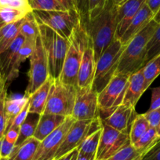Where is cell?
<instances>
[{
	"instance_id": "obj_1",
	"label": "cell",
	"mask_w": 160,
	"mask_h": 160,
	"mask_svg": "<svg viewBox=\"0 0 160 160\" xmlns=\"http://www.w3.org/2000/svg\"><path fill=\"white\" fill-rule=\"evenodd\" d=\"M116 13L117 6L112 0H108L102 12L89 21L86 31L91 40L96 63L115 39Z\"/></svg>"
},
{
	"instance_id": "obj_2",
	"label": "cell",
	"mask_w": 160,
	"mask_h": 160,
	"mask_svg": "<svg viewBox=\"0 0 160 160\" xmlns=\"http://www.w3.org/2000/svg\"><path fill=\"white\" fill-rule=\"evenodd\" d=\"M158 24L154 20L126 45L119 59L116 73L131 75L145 65L147 45ZM115 73V74H116Z\"/></svg>"
},
{
	"instance_id": "obj_3",
	"label": "cell",
	"mask_w": 160,
	"mask_h": 160,
	"mask_svg": "<svg viewBox=\"0 0 160 160\" xmlns=\"http://www.w3.org/2000/svg\"><path fill=\"white\" fill-rule=\"evenodd\" d=\"M38 24L40 38L48 62L50 77L58 79L62 72L70 41L61 37L45 24L38 22Z\"/></svg>"
},
{
	"instance_id": "obj_4",
	"label": "cell",
	"mask_w": 160,
	"mask_h": 160,
	"mask_svg": "<svg viewBox=\"0 0 160 160\" xmlns=\"http://www.w3.org/2000/svg\"><path fill=\"white\" fill-rule=\"evenodd\" d=\"M89 35L81 24H78L69 39L68 50L64 59L62 72L59 79L68 85L78 87L77 79L80 64L82 61L84 50L89 42Z\"/></svg>"
},
{
	"instance_id": "obj_5",
	"label": "cell",
	"mask_w": 160,
	"mask_h": 160,
	"mask_svg": "<svg viewBox=\"0 0 160 160\" xmlns=\"http://www.w3.org/2000/svg\"><path fill=\"white\" fill-rule=\"evenodd\" d=\"M125 47L119 39L115 38L97 61L92 87L98 93H101L116 73Z\"/></svg>"
},
{
	"instance_id": "obj_6",
	"label": "cell",
	"mask_w": 160,
	"mask_h": 160,
	"mask_svg": "<svg viewBox=\"0 0 160 160\" xmlns=\"http://www.w3.org/2000/svg\"><path fill=\"white\" fill-rule=\"evenodd\" d=\"M130 75L116 73L108 85L98 93L99 118L105 119L122 104Z\"/></svg>"
},
{
	"instance_id": "obj_7",
	"label": "cell",
	"mask_w": 160,
	"mask_h": 160,
	"mask_svg": "<svg viewBox=\"0 0 160 160\" xmlns=\"http://www.w3.org/2000/svg\"><path fill=\"white\" fill-rule=\"evenodd\" d=\"M78 87L54 79L43 113L72 116Z\"/></svg>"
},
{
	"instance_id": "obj_8",
	"label": "cell",
	"mask_w": 160,
	"mask_h": 160,
	"mask_svg": "<svg viewBox=\"0 0 160 160\" xmlns=\"http://www.w3.org/2000/svg\"><path fill=\"white\" fill-rule=\"evenodd\" d=\"M38 23L43 24L59 34L61 37L69 40L80 20L75 10H60V11H32Z\"/></svg>"
},
{
	"instance_id": "obj_9",
	"label": "cell",
	"mask_w": 160,
	"mask_h": 160,
	"mask_svg": "<svg viewBox=\"0 0 160 160\" xmlns=\"http://www.w3.org/2000/svg\"><path fill=\"white\" fill-rule=\"evenodd\" d=\"M101 127L102 122L100 118L91 120H75L57 152L54 160L60 159L66 154L78 148L87 136Z\"/></svg>"
},
{
	"instance_id": "obj_10",
	"label": "cell",
	"mask_w": 160,
	"mask_h": 160,
	"mask_svg": "<svg viewBox=\"0 0 160 160\" xmlns=\"http://www.w3.org/2000/svg\"><path fill=\"white\" fill-rule=\"evenodd\" d=\"M50 78L47 58L42 41L38 35L35 42V48L30 57V68L28 71V84L25 95L31 94L38 90Z\"/></svg>"
},
{
	"instance_id": "obj_11",
	"label": "cell",
	"mask_w": 160,
	"mask_h": 160,
	"mask_svg": "<svg viewBox=\"0 0 160 160\" xmlns=\"http://www.w3.org/2000/svg\"><path fill=\"white\" fill-rule=\"evenodd\" d=\"M130 143L129 132L118 131L102 124V133L96 154V160H106Z\"/></svg>"
},
{
	"instance_id": "obj_12",
	"label": "cell",
	"mask_w": 160,
	"mask_h": 160,
	"mask_svg": "<svg viewBox=\"0 0 160 160\" xmlns=\"http://www.w3.org/2000/svg\"><path fill=\"white\" fill-rule=\"evenodd\" d=\"M72 116L75 120H91L99 118L98 93L92 86L77 89Z\"/></svg>"
},
{
	"instance_id": "obj_13",
	"label": "cell",
	"mask_w": 160,
	"mask_h": 160,
	"mask_svg": "<svg viewBox=\"0 0 160 160\" xmlns=\"http://www.w3.org/2000/svg\"><path fill=\"white\" fill-rule=\"evenodd\" d=\"M75 121L72 116L67 117L63 124L40 141L33 160H54L57 152Z\"/></svg>"
},
{
	"instance_id": "obj_14",
	"label": "cell",
	"mask_w": 160,
	"mask_h": 160,
	"mask_svg": "<svg viewBox=\"0 0 160 160\" xmlns=\"http://www.w3.org/2000/svg\"><path fill=\"white\" fill-rule=\"evenodd\" d=\"M145 2L146 0H126L122 4L117 6L115 38L120 39L130 25L132 19Z\"/></svg>"
},
{
	"instance_id": "obj_15",
	"label": "cell",
	"mask_w": 160,
	"mask_h": 160,
	"mask_svg": "<svg viewBox=\"0 0 160 160\" xmlns=\"http://www.w3.org/2000/svg\"><path fill=\"white\" fill-rule=\"evenodd\" d=\"M90 38V37H89ZM96 61L91 40L89 39L87 47L84 50L82 61L78 72L77 85L78 88H83L92 86L94 78Z\"/></svg>"
},
{
	"instance_id": "obj_16",
	"label": "cell",
	"mask_w": 160,
	"mask_h": 160,
	"mask_svg": "<svg viewBox=\"0 0 160 160\" xmlns=\"http://www.w3.org/2000/svg\"><path fill=\"white\" fill-rule=\"evenodd\" d=\"M137 115L135 108L121 104L108 118L101 120V122L118 131L129 132L130 125Z\"/></svg>"
},
{
	"instance_id": "obj_17",
	"label": "cell",
	"mask_w": 160,
	"mask_h": 160,
	"mask_svg": "<svg viewBox=\"0 0 160 160\" xmlns=\"http://www.w3.org/2000/svg\"><path fill=\"white\" fill-rule=\"evenodd\" d=\"M154 16L155 14L153 12L150 10L145 2L137 13L134 18L132 19L130 25L125 31L122 36L120 38L119 40L122 42V43L124 46L127 45L135 35L141 32L151 22V21L153 20Z\"/></svg>"
},
{
	"instance_id": "obj_18",
	"label": "cell",
	"mask_w": 160,
	"mask_h": 160,
	"mask_svg": "<svg viewBox=\"0 0 160 160\" xmlns=\"http://www.w3.org/2000/svg\"><path fill=\"white\" fill-rule=\"evenodd\" d=\"M143 68L130 75L127 90L122 104L129 107L135 108L143 93L146 91Z\"/></svg>"
},
{
	"instance_id": "obj_19",
	"label": "cell",
	"mask_w": 160,
	"mask_h": 160,
	"mask_svg": "<svg viewBox=\"0 0 160 160\" xmlns=\"http://www.w3.org/2000/svg\"><path fill=\"white\" fill-rule=\"evenodd\" d=\"M66 118L67 117L54 114L43 113L40 115L38 126L33 137L39 141H42L63 124Z\"/></svg>"
},
{
	"instance_id": "obj_20",
	"label": "cell",
	"mask_w": 160,
	"mask_h": 160,
	"mask_svg": "<svg viewBox=\"0 0 160 160\" xmlns=\"http://www.w3.org/2000/svg\"><path fill=\"white\" fill-rule=\"evenodd\" d=\"M24 42V36L19 33L11 46L0 54V72L5 79L13 70L16 63L18 50Z\"/></svg>"
},
{
	"instance_id": "obj_21",
	"label": "cell",
	"mask_w": 160,
	"mask_h": 160,
	"mask_svg": "<svg viewBox=\"0 0 160 160\" xmlns=\"http://www.w3.org/2000/svg\"><path fill=\"white\" fill-rule=\"evenodd\" d=\"M53 80H54L53 78L50 77L38 90L30 95L29 97L30 113H35L39 115L43 114Z\"/></svg>"
},
{
	"instance_id": "obj_22",
	"label": "cell",
	"mask_w": 160,
	"mask_h": 160,
	"mask_svg": "<svg viewBox=\"0 0 160 160\" xmlns=\"http://www.w3.org/2000/svg\"><path fill=\"white\" fill-rule=\"evenodd\" d=\"M40 141L34 137L26 140L18 147H15L14 151L10 155L13 160H33Z\"/></svg>"
},
{
	"instance_id": "obj_23",
	"label": "cell",
	"mask_w": 160,
	"mask_h": 160,
	"mask_svg": "<svg viewBox=\"0 0 160 160\" xmlns=\"http://www.w3.org/2000/svg\"><path fill=\"white\" fill-rule=\"evenodd\" d=\"M23 19L12 24H6L0 30V54L7 50L16 39L20 33Z\"/></svg>"
},
{
	"instance_id": "obj_24",
	"label": "cell",
	"mask_w": 160,
	"mask_h": 160,
	"mask_svg": "<svg viewBox=\"0 0 160 160\" xmlns=\"http://www.w3.org/2000/svg\"><path fill=\"white\" fill-rule=\"evenodd\" d=\"M28 99L29 97L25 94L24 96L15 97V98H8L7 97L5 103L6 116H7V130L10 128L15 117L22 110ZM7 130H6V132H7Z\"/></svg>"
},
{
	"instance_id": "obj_25",
	"label": "cell",
	"mask_w": 160,
	"mask_h": 160,
	"mask_svg": "<svg viewBox=\"0 0 160 160\" xmlns=\"http://www.w3.org/2000/svg\"><path fill=\"white\" fill-rule=\"evenodd\" d=\"M40 115L35 113L29 112L25 120L22 122L19 129V136L15 144V147H18L26 140L34 136L36 127L38 126Z\"/></svg>"
},
{
	"instance_id": "obj_26",
	"label": "cell",
	"mask_w": 160,
	"mask_h": 160,
	"mask_svg": "<svg viewBox=\"0 0 160 160\" xmlns=\"http://www.w3.org/2000/svg\"><path fill=\"white\" fill-rule=\"evenodd\" d=\"M20 33L24 36L25 41L32 43H35L36 42L37 38L39 35V31L38 22L32 11L28 13L23 19Z\"/></svg>"
},
{
	"instance_id": "obj_27",
	"label": "cell",
	"mask_w": 160,
	"mask_h": 160,
	"mask_svg": "<svg viewBox=\"0 0 160 160\" xmlns=\"http://www.w3.org/2000/svg\"><path fill=\"white\" fill-rule=\"evenodd\" d=\"M102 133V127L95 130L89 136L87 137L82 143L78 148V153L90 157H95L99 146L100 139Z\"/></svg>"
},
{
	"instance_id": "obj_28",
	"label": "cell",
	"mask_w": 160,
	"mask_h": 160,
	"mask_svg": "<svg viewBox=\"0 0 160 160\" xmlns=\"http://www.w3.org/2000/svg\"><path fill=\"white\" fill-rule=\"evenodd\" d=\"M149 128L150 125L144 114H138L133 120L129 131L130 143L134 144Z\"/></svg>"
},
{
	"instance_id": "obj_29",
	"label": "cell",
	"mask_w": 160,
	"mask_h": 160,
	"mask_svg": "<svg viewBox=\"0 0 160 160\" xmlns=\"http://www.w3.org/2000/svg\"><path fill=\"white\" fill-rule=\"evenodd\" d=\"M10 85L1 75L0 78V139L3 138L7 127V120L6 116L5 103L7 98V90Z\"/></svg>"
},
{
	"instance_id": "obj_30",
	"label": "cell",
	"mask_w": 160,
	"mask_h": 160,
	"mask_svg": "<svg viewBox=\"0 0 160 160\" xmlns=\"http://www.w3.org/2000/svg\"><path fill=\"white\" fill-rule=\"evenodd\" d=\"M144 85L146 90L149 88L154 80L160 75V54L154 58L143 67Z\"/></svg>"
},
{
	"instance_id": "obj_31",
	"label": "cell",
	"mask_w": 160,
	"mask_h": 160,
	"mask_svg": "<svg viewBox=\"0 0 160 160\" xmlns=\"http://www.w3.org/2000/svg\"><path fill=\"white\" fill-rule=\"evenodd\" d=\"M158 138H159V137L157 133L156 128L150 127V128L133 145L135 148L141 151V152H143L144 154Z\"/></svg>"
},
{
	"instance_id": "obj_32",
	"label": "cell",
	"mask_w": 160,
	"mask_h": 160,
	"mask_svg": "<svg viewBox=\"0 0 160 160\" xmlns=\"http://www.w3.org/2000/svg\"><path fill=\"white\" fill-rule=\"evenodd\" d=\"M143 155L144 152L136 149L130 143L106 160H141Z\"/></svg>"
},
{
	"instance_id": "obj_33",
	"label": "cell",
	"mask_w": 160,
	"mask_h": 160,
	"mask_svg": "<svg viewBox=\"0 0 160 160\" xmlns=\"http://www.w3.org/2000/svg\"><path fill=\"white\" fill-rule=\"evenodd\" d=\"M28 5L32 11H60L65 10L58 0H28Z\"/></svg>"
},
{
	"instance_id": "obj_34",
	"label": "cell",
	"mask_w": 160,
	"mask_h": 160,
	"mask_svg": "<svg viewBox=\"0 0 160 160\" xmlns=\"http://www.w3.org/2000/svg\"><path fill=\"white\" fill-rule=\"evenodd\" d=\"M28 13L29 12L21 9L5 7L0 9V18H2L6 24H12L20 20H22Z\"/></svg>"
},
{
	"instance_id": "obj_35",
	"label": "cell",
	"mask_w": 160,
	"mask_h": 160,
	"mask_svg": "<svg viewBox=\"0 0 160 160\" xmlns=\"http://www.w3.org/2000/svg\"><path fill=\"white\" fill-rule=\"evenodd\" d=\"M160 54V24L155 30V33L151 38L147 45V53H146L145 64L148 61Z\"/></svg>"
},
{
	"instance_id": "obj_36",
	"label": "cell",
	"mask_w": 160,
	"mask_h": 160,
	"mask_svg": "<svg viewBox=\"0 0 160 160\" xmlns=\"http://www.w3.org/2000/svg\"><path fill=\"white\" fill-rule=\"evenodd\" d=\"M75 10L80 20V24L87 29L89 24L88 0H73Z\"/></svg>"
},
{
	"instance_id": "obj_37",
	"label": "cell",
	"mask_w": 160,
	"mask_h": 160,
	"mask_svg": "<svg viewBox=\"0 0 160 160\" xmlns=\"http://www.w3.org/2000/svg\"><path fill=\"white\" fill-rule=\"evenodd\" d=\"M108 0H88L89 21L102 12Z\"/></svg>"
},
{
	"instance_id": "obj_38",
	"label": "cell",
	"mask_w": 160,
	"mask_h": 160,
	"mask_svg": "<svg viewBox=\"0 0 160 160\" xmlns=\"http://www.w3.org/2000/svg\"><path fill=\"white\" fill-rule=\"evenodd\" d=\"M141 160H160V138L144 154Z\"/></svg>"
},
{
	"instance_id": "obj_39",
	"label": "cell",
	"mask_w": 160,
	"mask_h": 160,
	"mask_svg": "<svg viewBox=\"0 0 160 160\" xmlns=\"http://www.w3.org/2000/svg\"><path fill=\"white\" fill-rule=\"evenodd\" d=\"M15 144L10 142L5 137L0 139V156L1 158H9L13 152Z\"/></svg>"
},
{
	"instance_id": "obj_40",
	"label": "cell",
	"mask_w": 160,
	"mask_h": 160,
	"mask_svg": "<svg viewBox=\"0 0 160 160\" xmlns=\"http://www.w3.org/2000/svg\"><path fill=\"white\" fill-rule=\"evenodd\" d=\"M144 115L147 118L150 127L157 129L160 124V107L154 110L148 111L147 112L144 113Z\"/></svg>"
},
{
	"instance_id": "obj_41",
	"label": "cell",
	"mask_w": 160,
	"mask_h": 160,
	"mask_svg": "<svg viewBox=\"0 0 160 160\" xmlns=\"http://www.w3.org/2000/svg\"><path fill=\"white\" fill-rule=\"evenodd\" d=\"M28 113H29V99L28 101H27L25 105H24V107L22 108V110H21V112H20V113L15 117V118L13 119V122H12L10 128V127H15V128L20 129V127H21V125L22 124V122L25 120L26 117L28 116Z\"/></svg>"
},
{
	"instance_id": "obj_42",
	"label": "cell",
	"mask_w": 160,
	"mask_h": 160,
	"mask_svg": "<svg viewBox=\"0 0 160 160\" xmlns=\"http://www.w3.org/2000/svg\"><path fill=\"white\" fill-rule=\"evenodd\" d=\"M160 107V86L152 89V100L150 108L148 111H152Z\"/></svg>"
},
{
	"instance_id": "obj_43",
	"label": "cell",
	"mask_w": 160,
	"mask_h": 160,
	"mask_svg": "<svg viewBox=\"0 0 160 160\" xmlns=\"http://www.w3.org/2000/svg\"><path fill=\"white\" fill-rule=\"evenodd\" d=\"M18 136H19V129L15 128V127H10L9 130H7L5 135H4V137L10 142L14 144H16L17 141H18Z\"/></svg>"
},
{
	"instance_id": "obj_44",
	"label": "cell",
	"mask_w": 160,
	"mask_h": 160,
	"mask_svg": "<svg viewBox=\"0 0 160 160\" xmlns=\"http://www.w3.org/2000/svg\"><path fill=\"white\" fill-rule=\"evenodd\" d=\"M146 4L154 14H155L160 8V0H146Z\"/></svg>"
},
{
	"instance_id": "obj_45",
	"label": "cell",
	"mask_w": 160,
	"mask_h": 160,
	"mask_svg": "<svg viewBox=\"0 0 160 160\" xmlns=\"http://www.w3.org/2000/svg\"><path fill=\"white\" fill-rule=\"evenodd\" d=\"M58 2L62 6L63 8L65 10H75V11L73 0H58Z\"/></svg>"
},
{
	"instance_id": "obj_46",
	"label": "cell",
	"mask_w": 160,
	"mask_h": 160,
	"mask_svg": "<svg viewBox=\"0 0 160 160\" xmlns=\"http://www.w3.org/2000/svg\"><path fill=\"white\" fill-rule=\"evenodd\" d=\"M78 149H75V150H73L72 152H69V153L64 155L62 158H61V160H76L77 157H78Z\"/></svg>"
},
{
	"instance_id": "obj_47",
	"label": "cell",
	"mask_w": 160,
	"mask_h": 160,
	"mask_svg": "<svg viewBox=\"0 0 160 160\" xmlns=\"http://www.w3.org/2000/svg\"><path fill=\"white\" fill-rule=\"evenodd\" d=\"M76 160H96V158H95V157L87 156V155H82V154L78 153Z\"/></svg>"
},
{
	"instance_id": "obj_48",
	"label": "cell",
	"mask_w": 160,
	"mask_h": 160,
	"mask_svg": "<svg viewBox=\"0 0 160 160\" xmlns=\"http://www.w3.org/2000/svg\"><path fill=\"white\" fill-rule=\"evenodd\" d=\"M153 20L155 21V22L158 23V24H160V8L159 10H158V12L155 13V16H154Z\"/></svg>"
},
{
	"instance_id": "obj_49",
	"label": "cell",
	"mask_w": 160,
	"mask_h": 160,
	"mask_svg": "<svg viewBox=\"0 0 160 160\" xmlns=\"http://www.w3.org/2000/svg\"><path fill=\"white\" fill-rule=\"evenodd\" d=\"M114 2V3L115 4L116 6H118L120 5V4H122V2H124L126 1V0H112Z\"/></svg>"
},
{
	"instance_id": "obj_50",
	"label": "cell",
	"mask_w": 160,
	"mask_h": 160,
	"mask_svg": "<svg viewBox=\"0 0 160 160\" xmlns=\"http://www.w3.org/2000/svg\"><path fill=\"white\" fill-rule=\"evenodd\" d=\"M5 25H6V24L4 23V21H2V18H0V30H1V29H2Z\"/></svg>"
},
{
	"instance_id": "obj_51",
	"label": "cell",
	"mask_w": 160,
	"mask_h": 160,
	"mask_svg": "<svg viewBox=\"0 0 160 160\" xmlns=\"http://www.w3.org/2000/svg\"><path fill=\"white\" fill-rule=\"evenodd\" d=\"M157 133H158V137H159L160 138V124H159V126H158V127H157Z\"/></svg>"
},
{
	"instance_id": "obj_52",
	"label": "cell",
	"mask_w": 160,
	"mask_h": 160,
	"mask_svg": "<svg viewBox=\"0 0 160 160\" xmlns=\"http://www.w3.org/2000/svg\"><path fill=\"white\" fill-rule=\"evenodd\" d=\"M0 160H13V159H12L10 157H9V158H0Z\"/></svg>"
},
{
	"instance_id": "obj_53",
	"label": "cell",
	"mask_w": 160,
	"mask_h": 160,
	"mask_svg": "<svg viewBox=\"0 0 160 160\" xmlns=\"http://www.w3.org/2000/svg\"><path fill=\"white\" fill-rule=\"evenodd\" d=\"M0 78H1V72H0Z\"/></svg>"
},
{
	"instance_id": "obj_54",
	"label": "cell",
	"mask_w": 160,
	"mask_h": 160,
	"mask_svg": "<svg viewBox=\"0 0 160 160\" xmlns=\"http://www.w3.org/2000/svg\"><path fill=\"white\" fill-rule=\"evenodd\" d=\"M57 160H61V158H60V159H57Z\"/></svg>"
},
{
	"instance_id": "obj_55",
	"label": "cell",
	"mask_w": 160,
	"mask_h": 160,
	"mask_svg": "<svg viewBox=\"0 0 160 160\" xmlns=\"http://www.w3.org/2000/svg\"><path fill=\"white\" fill-rule=\"evenodd\" d=\"M0 158H1V156H0Z\"/></svg>"
}]
</instances>
